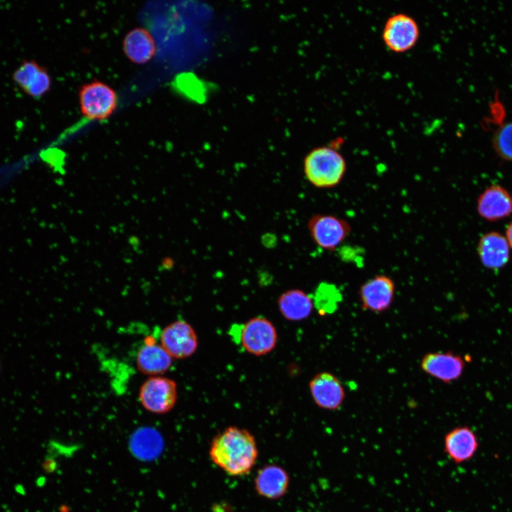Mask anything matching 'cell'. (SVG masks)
Here are the masks:
<instances>
[{"instance_id":"cell-8","label":"cell","mask_w":512,"mask_h":512,"mask_svg":"<svg viewBox=\"0 0 512 512\" xmlns=\"http://www.w3.org/2000/svg\"><path fill=\"white\" fill-rule=\"evenodd\" d=\"M160 345L173 359L187 358L198 348L197 334L193 326L184 320H176L166 325L160 334Z\"/></svg>"},{"instance_id":"cell-4","label":"cell","mask_w":512,"mask_h":512,"mask_svg":"<svg viewBox=\"0 0 512 512\" xmlns=\"http://www.w3.org/2000/svg\"><path fill=\"white\" fill-rule=\"evenodd\" d=\"M79 101L84 116L91 119L103 120L115 110L117 95L106 83L95 80L81 87Z\"/></svg>"},{"instance_id":"cell-14","label":"cell","mask_w":512,"mask_h":512,"mask_svg":"<svg viewBox=\"0 0 512 512\" xmlns=\"http://www.w3.org/2000/svg\"><path fill=\"white\" fill-rule=\"evenodd\" d=\"M479 439L469 426H458L449 431L444 439V451L451 461L462 464L471 459L479 449Z\"/></svg>"},{"instance_id":"cell-13","label":"cell","mask_w":512,"mask_h":512,"mask_svg":"<svg viewBox=\"0 0 512 512\" xmlns=\"http://www.w3.org/2000/svg\"><path fill=\"white\" fill-rule=\"evenodd\" d=\"M15 83L28 95L39 98L49 91L51 78L47 70L33 60H27L14 70Z\"/></svg>"},{"instance_id":"cell-15","label":"cell","mask_w":512,"mask_h":512,"mask_svg":"<svg viewBox=\"0 0 512 512\" xmlns=\"http://www.w3.org/2000/svg\"><path fill=\"white\" fill-rule=\"evenodd\" d=\"M289 481V475L283 467L267 464L257 471L254 487L257 494L262 498L276 500L286 494Z\"/></svg>"},{"instance_id":"cell-1","label":"cell","mask_w":512,"mask_h":512,"mask_svg":"<svg viewBox=\"0 0 512 512\" xmlns=\"http://www.w3.org/2000/svg\"><path fill=\"white\" fill-rule=\"evenodd\" d=\"M209 456L227 474L241 476L248 474L255 466L258 448L255 437L247 430L230 426L213 437Z\"/></svg>"},{"instance_id":"cell-10","label":"cell","mask_w":512,"mask_h":512,"mask_svg":"<svg viewBox=\"0 0 512 512\" xmlns=\"http://www.w3.org/2000/svg\"><path fill=\"white\" fill-rule=\"evenodd\" d=\"M420 367L426 374L449 384L462 377L465 361L460 355L452 351L430 352L422 357Z\"/></svg>"},{"instance_id":"cell-2","label":"cell","mask_w":512,"mask_h":512,"mask_svg":"<svg viewBox=\"0 0 512 512\" xmlns=\"http://www.w3.org/2000/svg\"><path fill=\"white\" fill-rule=\"evenodd\" d=\"M346 172V161L336 149L322 146L313 149L304 160V173L315 187L330 188L338 186Z\"/></svg>"},{"instance_id":"cell-20","label":"cell","mask_w":512,"mask_h":512,"mask_svg":"<svg viewBox=\"0 0 512 512\" xmlns=\"http://www.w3.org/2000/svg\"><path fill=\"white\" fill-rule=\"evenodd\" d=\"M340 301V294L336 287L329 284H320L313 298L314 306L321 315L334 312Z\"/></svg>"},{"instance_id":"cell-18","label":"cell","mask_w":512,"mask_h":512,"mask_svg":"<svg viewBox=\"0 0 512 512\" xmlns=\"http://www.w3.org/2000/svg\"><path fill=\"white\" fill-rule=\"evenodd\" d=\"M123 49L127 57L134 63L149 61L155 54L156 45L150 33L144 28L129 31L123 40Z\"/></svg>"},{"instance_id":"cell-12","label":"cell","mask_w":512,"mask_h":512,"mask_svg":"<svg viewBox=\"0 0 512 512\" xmlns=\"http://www.w3.org/2000/svg\"><path fill=\"white\" fill-rule=\"evenodd\" d=\"M476 210L479 215L487 221L503 220L512 213V197L502 186L491 185L477 198Z\"/></svg>"},{"instance_id":"cell-11","label":"cell","mask_w":512,"mask_h":512,"mask_svg":"<svg viewBox=\"0 0 512 512\" xmlns=\"http://www.w3.org/2000/svg\"><path fill=\"white\" fill-rule=\"evenodd\" d=\"M309 390L316 405L327 410L338 409L346 397L340 380L329 372L315 375L309 382Z\"/></svg>"},{"instance_id":"cell-3","label":"cell","mask_w":512,"mask_h":512,"mask_svg":"<svg viewBox=\"0 0 512 512\" xmlns=\"http://www.w3.org/2000/svg\"><path fill=\"white\" fill-rule=\"evenodd\" d=\"M138 397L146 411L164 415L172 410L176 404L177 384L174 380L163 375L149 376L140 386Z\"/></svg>"},{"instance_id":"cell-7","label":"cell","mask_w":512,"mask_h":512,"mask_svg":"<svg viewBox=\"0 0 512 512\" xmlns=\"http://www.w3.org/2000/svg\"><path fill=\"white\" fill-rule=\"evenodd\" d=\"M420 36V28L411 16L398 13L385 21L382 38L386 47L395 53H403L412 48Z\"/></svg>"},{"instance_id":"cell-9","label":"cell","mask_w":512,"mask_h":512,"mask_svg":"<svg viewBox=\"0 0 512 512\" xmlns=\"http://www.w3.org/2000/svg\"><path fill=\"white\" fill-rule=\"evenodd\" d=\"M395 284L385 274L376 275L360 287L358 294L363 309L374 313L388 310L395 297Z\"/></svg>"},{"instance_id":"cell-22","label":"cell","mask_w":512,"mask_h":512,"mask_svg":"<svg viewBox=\"0 0 512 512\" xmlns=\"http://www.w3.org/2000/svg\"><path fill=\"white\" fill-rule=\"evenodd\" d=\"M506 238L510 247L512 248V220L507 225L506 230Z\"/></svg>"},{"instance_id":"cell-6","label":"cell","mask_w":512,"mask_h":512,"mask_svg":"<svg viewBox=\"0 0 512 512\" xmlns=\"http://www.w3.org/2000/svg\"><path fill=\"white\" fill-rule=\"evenodd\" d=\"M307 228L314 242L320 247L336 250L350 235L348 221L329 214H315L308 220Z\"/></svg>"},{"instance_id":"cell-21","label":"cell","mask_w":512,"mask_h":512,"mask_svg":"<svg viewBox=\"0 0 512 512\" xmlns=\"http://www.w3.org/2000/svg\"><path fill=\"white\" fill-rule=\"evenodd\" d=\"M492 146L501 159L512 161V121L501 124L496 129Z\"/></svg>"},{"instance_id":"cell-17","label":"cell","mask_w":512,"mask_h":512,"mask_svg":"<svg viewBox=\"0 0 512 512\" xmlns=\"http://www.w3.org/2000/svg\"><path fill=\"white\" fill-rule=\"evenodd\" d=\"M173 360L160 343L147 338L137 351L136 365L138 370L144 375H162L170 369Z\"/></svg>"},{"instance_id":"cell-16","label":"cell","mask_w":512,"mask_h":512,"mask_svg":"<svg viewBox=\"0 0 512 512\" xmlns=\"http://www.w3.org/2000/svg\"><path fill=\"white\" fill-rule=\"evenodd\" d=\"M477 253L482 265L490 270L503 267L509 261L510 246L505 236L496 231L484 234L477 245Z\"/></svg>"},{"instance_id":"cell-23","label":"cell","mask_w":512,"mask_h":512,"mask_svg":"<svg viewBox=\"0 0 512 512\" xmlns=\"http://www.w3.org/2000/svg\"><path fill=\"white\" fill-rule=\"evenodd\" d=\"M0 370H1V363H0Z\"/></svg>"},{"instance_id":"cell-19","label":"cell","mask_w":512,"mask_h":512,"mask_svg":"<svg viewBox=\"0 0 512 512\" xmlns=\"http://www.w3.org/2000/svg\"><path fill=\"white\" fill-rule=\"evenodd\" d=\"M278 308L287 320L298 321L308 318L314 308L313 298L301 289L283 292L278 298Z\"/></svg>"},{"instance_id":"cell-5","label":"cell","mask_w":512,"mask_h":512,"mask_svg":"<svg viewBox=\"0 0 512 512\" xmlns=\"http://www.w3.org/2000/svg\"><path fill=\"white\" fill-rule=\"evenodd\" d=\"M237 339L247 353L260 356L275 348L277 332L270 320L263 316H256L239 327Z\"/></svg>"}]
</instances>
